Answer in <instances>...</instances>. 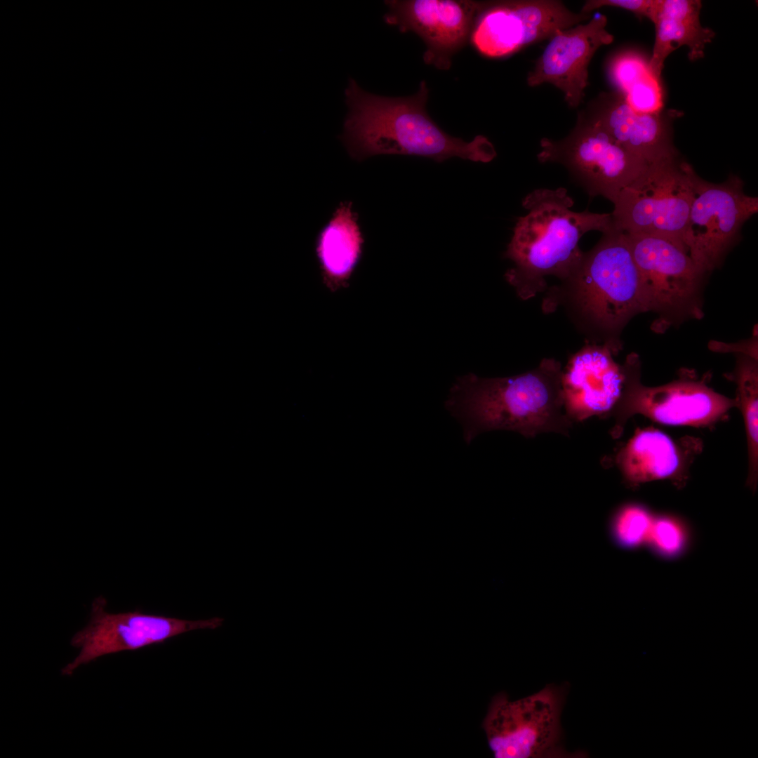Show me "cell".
Here are the masks:
<instances>
[{"instance_id": "obj_23", "label": "cell", "mask_w": 758, "mask_h": 758, "mask_svg": "<svg viewBox=\"0 0 758 758\" xmlns=\"http://www.w3.org/2000/svg\"><path fill=\"white\" fill-rule=\"evenodd\" d=\"M654 515L638 503L620 507L613 514L610 533L614 543L625 550H637L646 546Z\"/></svg>"}, {"instance_id": "obj_16", "label": "cell", "mask_w": 758, "mask_h": 758, "mask_svg": "<svg viewBox=\"0 0 758 758\" xmlns=\"http://www.w3.org/2000/svg\"><path fill=\"white\" fill-rule=\"evenodd\" d=\"M592 119L617 142L649 164L677 158L665 116L634 111L619 95L607 97Z\"/></svg>"}, {"instance_id": "obj_14", "label": "cell", "mask_w": 758, "mask_h": 758, "mask_svg": "<svg viewBox=\"0 0 758 758\" xmlns=\"http://www.w3.org/2000/svg\"><path fill=\"white\" fill-rule=\"evenodd\" d=\"M607 18L600 15L587 23L554 33L527 78L528 85L549 83L559 88L571 107L583 101L587 86L588 65L596 51L612 43Z\"/></svg>"}, {"instance_id": "obj_20", "label": "cell", "mask_w": 758, "mask_h": 758, "mask_svg": "<svg viewBox=\"0 0 758 758\" xmlns=\"http://www.w3.org/2000/svg\"><path fill=\"white\" fill-rule=\"evenodd\" d=\"M610 78L625 103L642 114H658L663 106L660 79L651 72L649 60L634 51L616 55L609 67Z\"/></svg>"}, {"instance_id": "obj_13", "label": "cell", "mask_w": 758, "mask_h": 758, "mask_svg": "<svg viewBox=\"0 0 758 758\" xmlns=\"http://www.w3.org/2000/svg\"><path fill=\"white\" fill-rule=\"evenodd\" d=\"M485 2L471 0H388L386 24L401 32H413L426 45L423 60L448 70L452 58L470 39Z\"/></svg>"}, {"instance_id": "obj_15", "label": "cell", "mask_w": 758, "mask_h": 758, "mask_svg": "<svg viewBox=\"0 0 758 758\" xmlns=\"http://www.w3.org/2000/svg\"><path fill=\"white\" fill-rule=\"evenodd\" d=\"M606 345H587L562 373L564 408L572 421L612 411L622 395L625 373Z\"/></svg>"}, {"instance_id": "obj_6", "label": "cell", "mask_w": 758, "mask_h": 758, "mask_svg": "<svg viewBox=\"0 0 758 758\" xmlns=\"http://www.w3.org/2000/svg\"><path fill=\"white\" fill-rule=\"evenodd\" d=\"M689 166L677 158L649 164L613 203L614 228L626 234L664 237L685 245L692 201Z\"/></svg>"}, {"instance_id": "obj_7", "label": "cell", "mask_w": 758, "mask_h": 758, "mask_svg": "<svg viewBox=\"0 0 758 758\" xmlns=\"http://www.w3.org/2000/svg\"><path fill=\"white\" fill-rule=\"evenodd\" d=\"M638 269L646 312L674 322L700 319L704 273L680 241L656 235L626 234Z\"/></svg>"}, {"instance_id": "obj_1", "label": "cell", "mask_w": 758, "mask_h": 758, "mask_svg": "<svg viewBox=\"0 0 758 758\" xmlns=\"http://www.w3.org/2000/svg\"><path fill=\"white\" fill-rule=\"evenodd\" d=\"M428 95L425 81L413 95L386 97L364 91L350 78L340 138L350 157L361 161L379 154L414 155L439 162L453 157L482 162L494 158V147L486 137L465 142L444 131L427 113Z\"/></svg>"}, {"instance_id": "obj_2", "label": "cell", "mask_w": 758, "mask_h": 758, "mask_svg": "<svg viewBox=\"0 0 758 758\" xmlns=\"http://www.w3.org/2000/svg\"><path fill=\"white\" fill-rule=\"evenodd\" d=\"M561 364L544 359L535 369L504 378L473 373L457 379L445 402L463 426L467 444L479 434L508 430L533 438L543 432L568 437L573 422L564 408Z\"/></svg>"}, {"instance_id": "obj_4", "label": "cell", "mask_w": 758, "mask_h": 758, "mask_svg": "<svg viewBox=\"0 0 758 758\" xmlns=\"http://www.w3.org/2000/svg\"><path fill=\"white\" fill-rule=\"evenodd\" d=\"M555 297L571 307L580 323L604 339L612 352L618 338L636 314L646 312L641 279L626 234L616 229L603 233L582 258Z\"/></svg>"}, {"instance_id": "obj_17", "label": "cell", "mask_w": 758, "mask_h": 758, "mask_svg": "<svg viewBox=\"0 0 758 758\" xmlns=\"http://www.w3.org/2000/svg\"><path fill=\"white\" fill-rule=\"evenodd\" d=\"M701 7L699 0H656L651 20L656 36L649 67L658 79H660L665 59L681 46L688 47L691 61L704 56L705 48L715 32L700 24Z\"/></svg>"}, {"instance_id": "obj_10", "label": "cell", "mask_w": 758, "mask_h": 758, "mask_svg": "<svg viewBox=\"0 0 758 758\" xmlns=\"http://www.w3.org/2000/svg\"><path fill=\"white\" fill-rule=\"evenodd\" d=\"M106 604L103 597L93 601L88 625L71 640V645L79 652L62 669V674L71 675L79 667L104 656L163 644L194 630H214L224 622L220 617L185 620L138 610L112 613L106 611Z\"/></svg>"}, {"instance_id": "obj_24", "label": "cell", "mask_w": 758, "mask_h": 758, "mask_svg": "<svg viewBox=\"0 0 758 758\" xmlns=\"http://www.w3.org/2000/svg\"><path fill=\"white\" fill-rule=\"evenodd\" d=\"M656 4V0H590L584 4L581 13L588 14L603 6H613L630 11L651 20Z\"/></svg>"}, {"instance_id": "obj_11", "label": "cell", "mask_w": 758, "mask_h": 758, "mask_svg": "<svg viewBox=\"0 0 758 758\" xmlns=\"http://www.w3.org/2000/svg\"><path fill=\"white\" fill-rule=\"evenodd\" d=\"M636 361L631 355L623 366V391L611 411L616 424L611 433L615 438L621 434L626 420L637 413L665 425L704 426L737 404L703 382L679 380L658 387L642 385L634 373Z\"/></svg>"}, {"instance_id": "obj_9", "label": "cell", "mask_w": 758, "mask_h": 758, "mask_svg": "<svg viewBox=\"0 0 758 758\" xmlns=\"http://www.w3.org/2000/svg\"><path fill=\"white\" fill-rule=\"evenodd\" d=\"M692 201L684 241L696 265L707 273L722 262L744 224L758 211L757 197L747 195L735 175L722 183L700 178L691 166Z\"/></svg>"}, {"instance_id": "obj_22", "label": "cell", "mask_w": 758, "mask_h": 758, "mask_svg": "<svg viewBox=\"0 0 758 758\" xmlns=\"http://www.w3.org/2000/svg\"><path fill=\"white\" fill-rule=\"evenodd\" d=\"M693 533L682 519L670 514L654 516L646 547L657 557L673 560L691 546Z\"/></svg>"}, {"instance_id": "obj_19", "label": "cell", "mask_w": 758, "mask_h": 758, "mask_svg": "<svg viewBox=\"0 0 758 758\" xmlns=\"http://www.w3.org/2000/svg\"><path fill=\"white\" fill-rule=\"evenodd\" d=\"M616 462L626 483L636 486L674 477L680 456L672 440L656 430L637 431L620 451Z\"/></svg>"}, {"instance_id": "obj_5", "label": "cell", "mask_w": 758, "mask_h": 758, "mask_svg": "<svg viewBox=\"0 0 758 758\" xmlns=\"http://www.w3.org/2000/svg\"><path fill=\"white\" fill-rule=\"evenodd\" d=\"M567 693L564 684H550L516 700L496 694L482 724L494 757H575L563 745L561 715Z\"/></svg>"}, {"instance_id": "obj_3", "label": "cell", "mask_w": 758, "mask_h": 758, "mask_svg": "<svg viewBox=\"0 0 758 758\" xmlns=\"http://www.w3.org/2000/svg\"><path fill=\"white\" fill-rule=\"evenodd\" d=\"M522 204L528 213L518 219L505 252L514 263L505 277L527 300L545 288V277H568L583 254L578 245L583 234L615 228L611 213L572 211L573 199L563 187L535 190Z\"/></svg>"}, {"instance_id": "obj_18", "label": "cell", "mask_w": 758, "mask_h": 758, "mask_svg": "<svg viewBox=\"0 0 758 758\" xmlns=\"http://www.w3.org/2000/svg\"><path fill=\"white\" fill-rule=\"evenodd\" d=\"M364 238L351 201H343L319 233L315 253L325 287L346 288L360 260Z\"/></svg>"}, {"instance_id": "obj_8", "label": "cell", "mask_w": 758, "mask_h": 758, "mask_svg": "<svg viewBox=\"0 0 758 758\" xmlns=\"http://www.w3.org/2000/svg\"><path fill=\"white\" fill-rule=\"evenodd\" d=\"M541 162L564 165L590 196L614 202L649 165L617 142L593 119L582 120L566 138L541 140Z\"/></svg>"}, {"instance_id": "obj_21", "label": "cell", "mask_w": 758, "mask_h": 758, "mask_svg": "<svg viewBox=\"0 0 758 758\" xmlns=\"http://www.w3.org/2000/svg\"><path fill=\"white\" fill-rule=\"evenodd\" d=\"M738 401L747 434L750 477L755 480L758 467V367L750 357L739 359L735 372ZM749 477V478H750Z\"/></svg>"}, {"instance_id": "obj_12", "label": "cell", "mask_w": 758, "mask_h": 758, "mask_svg": "<svg viewBox=\"0 0 758 758\" xmlns=\"http://www.w3.org/2000/svg\"><path fill=\"white\" fill-rule=\"evenodd\" d=\"M562 2L553 0L484 3L470 37L474 48L488 58L509 55L524 46L571 28L587 20Z\"/></svg>"}]
</instances>
